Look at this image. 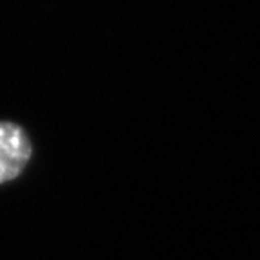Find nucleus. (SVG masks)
<instances>
[{"label":"nucleus","instance_id":"nucleus-1","mask_svg":"<svg viewBox=\"0 0 260 260\" xmlns=\"http://www.w3.org/2000/svg\"><path fill=\"white\" fill-rule=\"evenodd\" d=\"M31 159V143L24 128L15 123L0 121V184L22 174Z\"/></svg>","mask_w":260,"mask_h":260}]
</instances>
